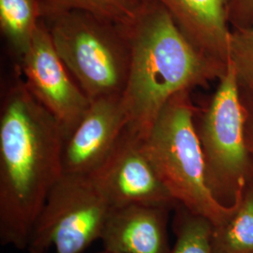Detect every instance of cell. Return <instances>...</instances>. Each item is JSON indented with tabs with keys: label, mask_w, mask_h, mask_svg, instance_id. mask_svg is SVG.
I'll list each match as a JSON object with an SVG mask.
<instances>
[{
	"label": "cell",
	"mask_w": 253,
	"mask_h": 253,
	"mask_svg": "<svg viewBox=\"0 0 253 253\" xmlns=\"http://www.w3.org/2000/svg\"><path fill=\"white\" fill-rule=\"evenodd\" d=\"M62 128L16 78L0 110V241L27 249L47 196L63 174Z\"/></svg>",
	"instance_id": "1"
},
{
	"label": "cell",
	"mask_w": 253,
	"mask_h": 253,
	"mask_svg": "<svg viewBox=\"0 0 253 253\" xmlns=\"http://www.w3.org/2000/svg\"><path fill=\"white\" fill-rule=\"evenodd\" d=\"M130 63L122 95L126 127L145 136L164 105L181 91L209 86L228 69L209 59L183 35L161 3L143 0L134 16L120 24Z\"/></svg>",
	"instance_id": "2"
},
{
	"label": "cell",
	"mask_w": 253,
	"mask_h": 253,
	"mask_svg": "<svg viewBox=\"0 0 253 253\" xmlns=\"http://www.w3.org/2000/svg\"><path fill=\"white\" fill-rule=\"evenodd\" d=\"M190 92L181 91L168 100L141 139L155 171L173 199L218 225L233 216L244 190L232 207H224L208 189L204 155L194 123L198 107L191 100Z\"/></svg>",
	"instance_id": "3"
},
{
	"label": "cell",
	"mask_w": 253,
	"mask_h": 253,
	"mask_svg": "<svg viewBox=\"0 0 253 253\" xmlns=\"http://www.w3.org/2000/svg\"><path fill=\"white\" fill-rule=\"evenodd\" d=\"M46 24L57 54L90 100L123 95L130 50L120 24L79 9Z\"/></svg>",
	"instance_id": "4"
},
{
	"label": "cell",
	"mask_w": 253,
	"mask_h": 253,
	"mask_svg": "<svg viewBox=\"0 0 253 253\" xmlns=\"http://www.w3.org/2000/svg\"><path fill=\"white\" fill-rule=\"evenodd\" d=\"M194 123L208 189L220 205L232 207L240 191L253 184V158L245 143L243 106L230 64L214 94L197 110Z\"/></svg>",
	"instance_id": "5"
},
{
	"label": "cell",
	"mask_w": 253,
	"mask_h": 253,
	"mask_svg": "<svg viewBox=\"0 0 253 253\" xmlns=\"http://www.w3.org/2000/svg\"><path fill=\"white\" fill-rule=\"evenodd\" d=\"M90 175L63 173L50 190L28 250L82 253L100 239L113 209Z\"/></svg>",
	"instance_id": "6"
},
{
	"label": "cell",
	"mask_w": 253,
	"mask_h": 253,
	"mask_svg": "<svg viewBox=\"0 0 253 253\" xmlns=\"http://www.w3.org/2000/svg\"><path fill=\"white\" fill-rule=\"evenodd\" d=\"M20 67L27 89L57 120L65 140L80 121L91 100L57 54L43 19L20 59Z\"/></svg>",
	"instance_id": "7"
},
{
	"label": "cell",
	"mask_w": 253,
	"mask_h": 253,
	"mask_svg": "<svg viewBox=\"0 0 253 253\" xmlns=\"http://www.w3.org/2000/svg\"><path fill=\"white\" fill-rule=\"evenodd\" d=\"M91 177L113 208L148 205L174 208L178 204L160 179L142 139L127 127Z\"/></svg>",
	"instance_id": "8"
},
{
	"label": "cell",
	"mask_w": 253,
	"mask_h": 253,
	"mask_svg": "<svg viewBox=\"0 0 253 253\" xmlns=\"http://www.w3.org/2000/svg\"><path fill=\"white\" fill-rule=\"evenodd\" d=\"M127 124L122 96L92 100L63 142L62 171L90 175L112 153Z\"/></svg>",
	"instance_id": "9"
},
{
	"label": "cell",
	"mask_w": 253,
	"mask_h": 253,
	"mask_svg": "<svg viewBox=\"0 0 253 253\" xmlns=\"http://www.w3.org/2000/svg\"><path fill=\"white\" fill-rule=\"evenodd\" d=\"M172 208L128 205L112 209L100 239L111 253H170L167 221Z\"/></svg>",
	"instance_id": "10"
},
{
	"label": "cell",
	"mask_w": 253,
	"mask_h": 253,
	"mask_svg": "<svg viewBox=\"0 0 253 253\" xmlns=\"http://www.w3.org/2000/svg\"><path fill=\"white\" fill-rule=\"evenodd\" d=\"M172 15L190 43L209 59L229 68L230 25L225 0H153Z\"/></svg>",
	"instance_id": "11"
},
{
	"label": "cell",
	"mask_w": 253,
	"mask_h": 253,
	"mask_svg": "<svg viewBox=\"0 0 253 253\" xmlns=\"http://www.w3.org/2000/svg\"><path fill=\"white\" fill-rule=\"evenodd\" d=\"M42 19L40 0H0L1 34L19 60L27 52Z\"/></svg>",
	"instance_id": "12"
},
{
	"label": "cell",
	"mask_w": 253,
	"mask_h": 253,
	"mask_svg": "<svg viewBox=\"0 0 253 253\" xmlns=\"http://www.w3.org/2000/svg\"><path fill=\"white\" fill-rule=\"evenodd\" d=\"M212 244L214 253H253V184L241 193L233 216L214 225Z\"/></svg>",
	"instance_id": "13"
},
{
	"label": "cell",
	"mask_w": 253,
	"mask_h": 253,
	"mask_svg": "<svg viewBox=\"0 0 253 253\" xmlns=\"http://www.w3.org/2000/svg\"><path fill=\"white\" fill-rule=\"evenodd\" d=\"M143 0H40L44 21L70 10H84L117 24L132 18Z\"/></svg>",
	"instance_id": "14"
},
{
	"label": "cell",
	"mask_w": 253,
	"mask_h": 253,
	"mask_svg": "<svg viewBox=\"0 0 253 253\" xmlns=\"http://www.w3.org/2000/svg\"><path fill=\"white\" fill-rule=\"evenodd\" d=\"M173 232L175 243L170 253H214L212 235L214 224L192 213L181 204L174 208Z\"/></svg>",
	"instance_id": "15"
},
{
	"label": "cell",
	"mask_w": 253,
	"mask_h": 253,
	"mask_svg": "<svg viewBox=\"0 0 253 253\" xmlns=\"http://www.w3.org/2000/svg\"><path fill=\"white\" fill-rule=\"evenodd\" d=\"M229 64L234 70L239 88L253 92V24L231 31Z\"/></svg>",
	"instance_id": "16"
},
{
	"label": "cell",
	"mask_w": 253,
	"mask_h": 253,
	"mask_svg": "<svg viewBox=\"0 0 253 253\" xmlns=\"http://www.w3.org/2000/svg\"><path fill=\"white\" fill-rule=\"evenodd\" d=\"M227 21L235 29L253 24V0H225Z\"/></svg>",
	"instance_id": "17"
},
{
	"label": "cell",
	"mask_w": 253,
	"mask_h": 253,
	"mask_svg": "<svg viewBox=\"0 0 253 253\" xmlns=\"http://www.w3.org/2000/svg\"><path fill=\"white\" fill-rule=\"evenodd\" d=\"M239 92L244 113L245 143L253 158V92L240 88Z\"/></svg>",
	"instance_id": "18"
},
{
	"label": "cell",
	"mask_w": 253,
	"mask_h": 253,
	"mask_svg": "<svg viewBox=\"0 0 253 253\" xmlns=\"http://www.w3.org/2000/svg\"><path fill=\"white\" fill-rule=\"evenodd\" d=\"M30 253H45L43 251H38V250H30Z\"/></svg>",
	"instance_id": "19"
},
{
	"label": "cell",
	"mask_w": 253,
	"mask_h": 253,
	"mask_svg": "<svg viewBox=\"0 0 253 253\" xmlns=\"http://www.w3.org/2000/svg\"><path fill=\"white\" fill-rule=\"evenodd\" d=\"M108 253V252H106V251H103V252H101V253Z\"/></svg>",
	"instance_id": "20"
}]
</instances>
